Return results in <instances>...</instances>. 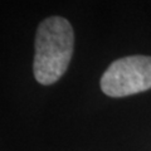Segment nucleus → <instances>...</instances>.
<instances>
[{
  "label": "nucleus",
  "mask_w": 151,
  "mask_h": 151,
  "mask_svg": "<svg viewBox=\"0 0 151 151\" xmlns=\"http://www.w3.org/2000/svg\"><path fill=\"white\" fill-rule=\"evenodd\" d=\"M34 77L40 84L57 82L67 70L74 49V33L62 17H50L39 24L34 42Z\"/></svg>",
  "instance_id": "1"
},
{
  "label": "nucleus",
  "mask_w": 151,
  "mask_h": 151,
  "mask_svg": "<svg viewBox=\"0 0 151 151\" xmlns=\"http://www.w3.org/2000/svg\"><path fill=\"white\" fill-rule=\"evenodd\" d=\"M151 88V57L130 55L115 60L101 78L102 92L126 97Z\"/></svg>",
  "instance_id": "2"
}]
</instances>
